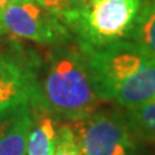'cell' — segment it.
<instances>
[{
  "label": "cell",
  "instance_id": "cell-6",
  "mask_svg": "<svg viewBox=\"0 0 155 155\" xmlns=\"http://www.w3.org/2000/svg\"><path fill=\"white\" fill-rule=\"evenodd\" d=\"M40 64L21 49H0V118L39 104Z\"/></svg>",
  "mask_w": 155,
  "mask_h": 155
},
{
  "label": "cell",
  "instance_id": "cell-12",
  "mask_svg": "<svg viewBox=\"0 0 155 155\" xmlns=\"http://www.w3.org/2000/svg\"><path fill=\"white\" fill-rule=\"evenodd\" d=\"M88 2V0H45L43 3L47 9H49L52 13H54L58 17L62 13L74 11V9L80 8L81 5Z\"/></svg>",
  "mask_w": 155,
  "mask_h": 155
},
{
  "label": "cell",
  "instance_id": "cell-9",
  "mask_svg": "<svg viewBox=\"0 0 155 155\" xmlns=\"http://www.w3.org/2000/svg\"><path fill=\"white\" fill-rule=\"evenodd\" d=\"M123 113L138 141L155 143V96L136 107L123 110Z\"/></svg>",
  "mask_w": 155,
  "mask_h": 155
},
{
  "label": "cell",
  "instance_id": "cell-11",
  "mask_svg": "<svg viewBox=\"0 0 155 155\" xmlns=\"http://www.w3.org/2000/svg\"><path fill=\"white\" fill-rule=\"evenodd\" d=\"M52 155H84L69 123L60 125Z\"/></svg>",
  "mask_w": 155,
  "mask_h": 155
},
{
  "label": "cell",
  "instance_id": "cell-3",
  "mask_svg": "<svg viewBox=\"0 0 155 155\" xmlns=\"http://www.w3.org/2000/svg\"><path fill=\"white\" fill-rule=\"evenodd\" d=\"M143 0H88L58 18L81 49H97L130 39Z\"/></svg>",
  "mask_w": 155,
  "mask_h": 155
},
{
  "label": "cell",
  "instance_id": "cell-10",
  "mask_svg": "<svg viewBox=\"0 0 155 155\" xmlns=\"http://www.w3.org/2000/svg\"><path fill=\"white\" fill-rule=\"evenodd\" d=\"M130 39L155 56V0H143Z\"/></svg>",
  "mask_w": 155,
  "mask_h": 155
},
{
  "label": "cell",
  "instance_id": "cell-7",
  "mask_svg": "<svg viewBox=\"0 0 155 155\" xmlns=\"http://www.w3.org/2000/svg\"><path fill=\"white\" fill-rule=\"evenodd\" d=\"M32 106H26L0 118V155H26L32 124Z\"/></svg>",
  "mask_w": 155,
  "mask_h": 155
},
{
  "label": "cell",
  "instance_id": "cell-14",
  "mask_svg": "<svg viewBox=\"0 0 155 155\" xmlns=\"http://www.w3.org/2000/svg\"><path fill=\"white\" fill-rule=\"evenodd\" d=\"M38 2H39V3H40V4H43V3H44V2H45V0H38Z\"/></svg>",
  "mask_w": 155,
  "mask_h": 155
},
{
  "label": "cell",
  "instance_id": "cell-2",
  "mask_svg": "<svg viewBox=\"0 0 155 155\" xmlns=\"http://www.w3.org/2000/svg\"><path fill=\"white\" fill-rule=\"evenodd\" d=\"M106 102L97 93L83 51L67 40L52 45L39 69V104L65 123L84 119Z\"/></svg>",
  "mask_w": 155,
  "mask_h": 155
},
{
  "label": "cell",
  "instance_id": "cell-4",
  "mask_svg": "<svg viewBox=\"0 0 155 155\" xmlns=\"http://www.w3.org/2000/svg\"><path fill=\"white\" fill-rule=\"evenodd\" d=\"M69 125L84 155H140L123 109H100Z\"/></svg>",
  "mask_w": 155,
  "mask_h": 155
},
{
  "label": "cell",
  "instance_id": "cell-1",
  "mask_svg": "<svg viewBox=\"0 0 155 155\" xmlns=\"http://www.w3.org/2000/svg\"><path fill=\"white\" fill-rule=\"evenodd\" d=\"M81 51L94 88L106 104L127 110L155 96V56L137 41L125 39Z\"/></svg>",
  "mask_w": 155,
  "mask_h": 155
},
{
  "label": "cell",
  "instance_id": "cell-13",
  "mask_svg": "<svg viewBox=\"0 0 155 155\" xmlns=\"http://www.w3.org/2000/svg\"><path fill=\"white\" fill-rule=\"evenodd\" d=\"M14 2H17V0H0V12H2L5 7H8L9 4H12Z\"/></svg>",
  "mask_w": 155,
  "mask_h": 155
},
{
  "label": "cell",
  "instance_id": "cell-5",
  "mask_svg": "<svg viewBox=\"0 0 155 155\" xmlns=\"http://www.w3.org/2000/svg\"><path fill=\"white\" fill-rule=\"evenodd\" d=\"M3 32L51 47L72 39L64 22L38 0H17L4 8L0 12Z\"/></svg>",
  "mask_w": 155,
  "mask_h": 155
},
{
  "label": "cell",
  "instance_id": "cell-8",
  "mask_svg": "<svg viewBox=\"0 0 155 155\" xmlns=\"http://www.w3.org/2000/svg\"><path fill=\"white\" fill-rule=\"evenodd\" d=\"M32 124L27 138L26 155H52L61 120L49 111L32 106Z\"/></svg>",
  "mask_w": 155,
  "mask_h": 155
}]
</instances>
